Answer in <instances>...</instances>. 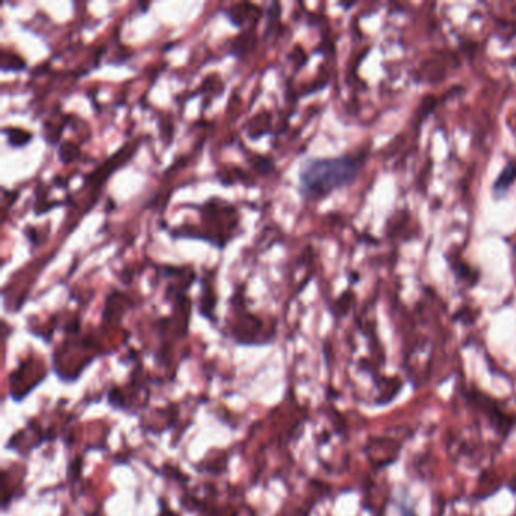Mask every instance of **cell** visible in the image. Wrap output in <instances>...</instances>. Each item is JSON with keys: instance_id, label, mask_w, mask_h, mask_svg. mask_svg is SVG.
<instances>
[{"instance_id": "1", "label": "cell", "mask_w": 516, "mask_h": 516, "mask_svg": "<svg viewBox=\"0 0 516 516\" xmlns=\"http://www.w3.org/2000/svg\"><path fill=\"white\" fill-rule=\"evenodd\" d=\"M359 164L349 156L306 159L300 168V193L306 200H320L353 184L358 178Z\"/></svg>"}, {"instance_id": "2", "label": "cell", "mask_w": 516, "mask_h": 516, "mask_svg": "<svg viewBox=\"0 0 516 516\" xmlns=\"http://www.w3.org/2000/svg\"><path fill=\"white\" fill-rule=\"evenodd\" d=\"M516 176V165L510 164L504 168L503 173H501L500 178L497 179L494 185L495 193H503V191L507 190L510 184H512L513 179Z\"/></svg>"}, {"instance_id": "3", "label": "cell", "mask_w": 516, "mask_h": 516, "mask_svg": "<svg viewBox=\"0 0 516 516\" xmlns=\"http://www.w3.org/2000/svg\"><path fill=\"white\" fill-rule=\"evenodd\" d=\"M401 516H415L414 510L408 509V507H401Z\"/></svg>"}]
</instances>
